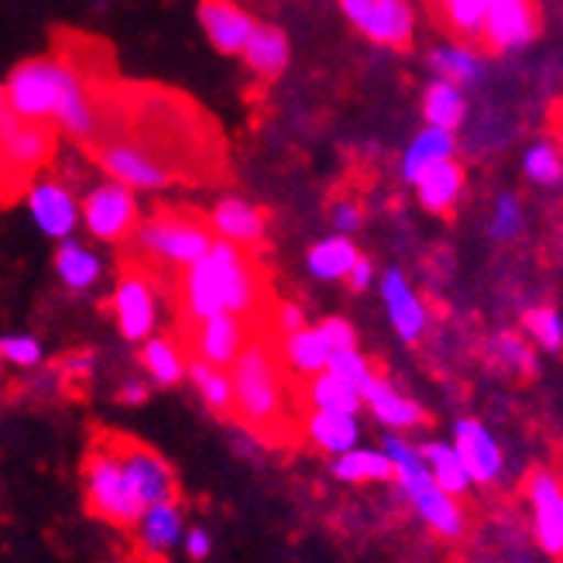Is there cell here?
<instances>
[{
	"mask_svg": "<svg viewBox=\"0 0 563 563\" xmlns=\"http://www.w3.org/2000/svg\"><path fill=\"white\" fill-rule=\"evenodd\" d=\"M361 396H364V406L375 412V419L382 422V427H391L396 433L427 427V412H422V406L416 399L402 396V391L391 382H385L382 375H375L368 385H364Z\"/></svg>",
	"mask_w": 563,
	"mask_h": 563,
	"instance_id": "cell-20",
	"label": "cell"
},
{
	"mask_svg": "<svg viewBox=\"0 0 563 563\" xmlns=\"http://www.w3.org/2000/svg\"><path fill=\"white\" fill-rule=\"evenodd\" d=\"M464 183H467V176H464V165L457 158L440 162L416 183V200L433 217H450L461 203Z\"/></svg>",
	"mask_w": 563,
	"mask_h": 563,
	"instance_id": "cell-23",
	"label": "cell"
},
{
	"mask_svg": "<svg viewBox=\"0 0 563 563\" xmlns=\"http://www.w3.org/2000/svg\"><path fill=\"white\" fill-rule=\"evenodd\" d=\"M378 292L385 302V313L391 330L399 333L402 344H416L422 333L430 327V313H427V302L416 296V289L409 286L406 272L399 268H385L378 278Z\"/></svg>",
	"mask_w": 563,
	"mask_h": 563,
	"instance_id": "cell-15",
	"label": "cell"
},
{
	"mask_svg": "<svg viewBox=\"0 0 563 563\" xmlns=\"http://www.w3.org/2000/svg\"><path fill=\"white\" fill-rule=\"evenodd\" d=\"M186 526H183V509L179 501H162L145 509V516L134 526V550L141 560L165 563V556L173 553L186 540Z\"/></svg>",
	"mask_w": 563,
	"mask_h": 563,
	"instance_id": "cell-17",
	"label": "cell"
},
{
	"mask_svg": "<svg viewBox=\"0 0 563 563\" xmlns=\"http://www.w3.org/2000/svg\"><path fill=\"white\" fill-rule=\"evenodd\" d=\"M110 440H114V450L131 477L134 492L141 495V501H145L148 509L162 501H179V477L158 450H152L148 443H141L128 433H114V430H110Z\"/></svg>",
	"mask_w": 563,
	"mask_h": 563,
	"instance_id": "cell-10",
	"label": "cell"
},
{
	"mask_svg": "<svg viewBox=\"0 0 563 563\" xmlns=\"http://www.w3.org/2000/svg\"><path fill=\"white\" fill-rule=\"evenodd\" d=\"M196 14H200L203 32L220 55H241L258 27V21L244 8H238L234 0H200Z\"/></svg>",
	"mask_w": 563,
	"mask_h": 563,
	"instance_id": "cell-18",
	"label": "cell"
},
{
	"mask_svg": "<svg viewBox=\"0 0 563 563\" xmlns=\"http://www.w3.org/2000/svg\"><path fill=\"white\" fill-rule=\"evenodd\" d=\"M82 228L107 244L131 241L141 228L134 189L124 183H114V179L93 186L87 196H82Z\"/></svg>",
	"mask_w": 563,
	"mask_h": 563,
	"instance_id": "cell-8",
	"label": "cell"
},
{
	"mask_svg": "<svg viewBox=\"0 0 563 563\" xmlns=\"http://www.w3.org/2000/svg\"><path fill=\"white\" fill-rule=\"evenodd\" d=\"M540 35V0H488L482 48L509 55Z\"/></svg>",
	"mask_w": 563,
	"mask_h": 563,
	"instance_id": "cell-12",
	"label": "cell"
},
{
	"mask_svg": "<svg viewBox=\"0 0 563 563\" xmlns=\"http://www.w3.org/2000/svg\"><path fill=\"white\" fill-rule=\"evenodd\" d=\"M210 532L203 529V526H192L189 532H186V540H183V550H186V556L189 560H207L210 556Z\"/></svg>",
	"mask_w": 563,
	"mask_h": 563,
	"instance_id": "cell-48",
	"label": "cell"
},
{
	"mask_svg": "<svg viewBox=\"0 0 563 563\" xmlns=\"http://www.w3.org/2000/svg\"><path fill=\"white\" fill-rule=\"evenodd\" d=\"M241 59H244L247 73L255 79H262V82L278 79L289 66V38H286V32L275 27V24H268V21H258L255 35H251V42L241 52Z\"/></svg>",
	"mask_w": 563,
	"mask_h": 563,
	"instance_id": "cell-24",
	"label": "cell"
},
{
	"mask_svg": "<svg viewBox=\"0 0 563 563\" xmlns=\"http://www.w3.org/2000/svg\"><path fill=\"white\" fill-rule=\"evenodd\" d=\"M336 4H341L344 18L361 32V27L368 24V18L375 14V8L382 4V0H336Z\"/></svg>",
	"mask_w": 563,
	"mask_h": 563,
	"instance_id": "cell-47",
	"label": "cell"
},
{
	"mask_svg": "<svg viewBox=\"0 0 563 563\" xmlns=\"http://www.w3.org/2000/svg\"><path fill=\"white\" fill-rule=\"evenodd\" d=\"M189 382L200 391V399L207 402L210 412L223 416V419H234V382L231 372H220L213 364L200 361V357H189Z\"/></svg>",
	"mask_w": 563,
	"mask_h": 563,
	"instance_id": "cell-35",
	"label": "cell"
},
{
	"mask_svg": "<svg viewBox=\"0 0 563 563\" xmlns=\"http://www.w3.org/2000/svg\"><path fill=\"white\" fill-rule=\"evenodd\" d=\"M309 323H306V313H302V306L299 302H289V299H282V302H275L272 306V313H268V330L278 336H292V333H299V330H306Z\"/></svg>",
	"mask_w": 563,
	"mask_h": 563,
	"instance_id": "cell-43",
	"label": "cell"
},
{
	"mask_svg": "<svg viewBox=\"0 0 563 563\" xmlns=\"http://www.w3.org/2000/svg\"><path fill=\"white\" fill-rule=\"evenodd\" d=\"M93 364H97L93 351H73L59 361V372H63V378H90Z\"/></svg>",
	"mask_w": 563,
	"mask_h": 563,
	"instance_id": "cell-46",
	"label": "cell"
},
{
	"mask_svg": "<svg viewBox=\"0 0 563 563\" xmlns=\"http://www.w3.org/2000/svg\"><path fill=\"white\" fill-rule=\"evenodd\" d=\"M103 265L100 258L93 255L90 247H82L79 241H59V247H55V275H59V282L69 289V292H87L90 286H97Z\"/></svg>",
	"mask_w": 563,
	"mask_h": 563,
	"instance_id": "cell-33",
	"label": "cell"
},
{
	"mask_svg": "<svg viewBox=\"0 0 563 563\" xmlns=\"http://www.w3.org/2000/svg\"><path fill=\"white\" fill-rule=\"evenodd\" d=\"M330 474L347 485H385L396 482V464L382 446H354L351 454L330 461Z\"/></svg>",
	"mask_w": 563,
	"mask_h": 563,
	"instance_id": "cell-28",
	"label": "cell"
},
{
	"mask_svg": "<svg viewBox=\"0 0 563 563\" xmlns=\"http://www.w3.org/2000/svg\"><path fill=\"white\" fill-rule=\"evenodd\" d=\"M234 382V422L262 437L265 443L289 440V388L286 364L278 354V336L272 330H255L251 344L231 368Z\"/></svg>",
	"mask_w": 563,
	"mask_h": 563,
	"instance_id": "cell-1",
	"label": "cell"
},
{
	"mask_svg": "<svg viewBox=\"0 0 563 563\" xmlns=\"http://www.w3.org/2000/svg\"><path fill=\"white\" fill-rule=\"evenodd\" d=\"M317 327L323 330V336L330 341L333 351H354L357 347V330H354L351 320H344V317H327Z\"/></svg>",
	"mask_w": 563,
	"mask_h": 563,
	"instance_id": "cell-44",
	"label": "cell"
},
{
	"mask_svg": "<svg viewBox=\"0 0 563 563\" xmlns=\"http://www.w3.org/2000/svg\"><path fill=\"white\" fill-rule=\"evenodd\" d=\"M79 485L87 512L114 529H134L148 505L134 492L131 477L118 457L110 430H97L79 464Z\"/></svg>",
	"mask_w": 563,
	"mask_h": 563,
	"instance_id": "cell-2",
	"label": "cell"
},
{
	"mask_svg": "<svg viewBox=\"0 0 563 563\" xmlns=\"http://www.w3.org/2000/svg\"><path fill=\"white\" fill-rule=\"evenodd\" d=\"M327 372H333L336 378H344V382H351V385H357V388H364V385H368V382L378 375V372L372 368V361L364 357L357 347H354V351H333Z\"/></svg>",
	"mask_w": 563,
	"mask_h": 563,
	"instance_id": "cell-41",
	"label": "cell"
},
{
	"mask_svg": "<svg viewBox=\"0 0 563 563\" xmlns=\"http://www.w3.org/2000/svg\"><path fill=\"white\" fill-rule=\"evenodd\" d=\"M430 66H433L437 79L454 82V87H467V82H477V76H482V59H477L474 48L464 42H450V45L433 48Z\"/></svg>",
	"mask_w": 563,
	"mask_h": 563,
	"instance_id": "cell-37",
	"label": "cell"
},
{
	"mask_svg": "<svg viewBox=\"0 0 563 563\" xmlns=\"http://www.w3.org/2000/svg\"><path fill=\"white\" fill-rule=\"evenodd\" d=\"M66 82V59L48 55V59H24L8 73L4 82V103L21 114L24 121L55 124Z\"/></svg>",
	"mask_w": 563,
	"mask_h": 563,
	"instance_id": "cell-6",
	"label": "cell"
},
{
	"mask_svg": "<svg viewBox=\"0 0 563 563\" xmlns=\"http://www.w3.org/2000/svg\"><path fill=\"white\" fill-rule=\"evenodd\" d=\"M278 354H282V364H286V372L292 378L309 382V378H317L330 368L333 347H330V341L323 336L320 327H306L292 336H282Z\"/></svg>",
	"mask_w": 563,
	"mask_h": 563,
	"instance_id": "cell-22",
	"label": "cell"
},
{
	"mask_svg": "<svg viewBox=\"0 0 563 563\" xmlns=\"http://www.w3.org/2000/svg\"><path fill=\"white\" fill-rule=\"evenodd\" d=\"M145 399H148V382H141V378H128L118 388V402H124V406H141Z\"/></svg>",
	"mask_w": 563,
	"mask_h": 563,
	"instance_id": "cell-50",
	"label": "cell"
},
{
	"mask_svg": "<svg viewBox=\"0 0 563 563\" xmlns=\"http://www.w3.org/2000/svg\"><path fill=\"white\" fill-rule=\"evenodd\" d=\"M522 333L537 347L556 354L563 347V317L553 306H529L522 313Z\"/></svg>",
	"mask_w": 563,
	"mask_h": 563,
	"instance_id": "cell-39",
	"label": "cell"
},
{
	"mask_svg": "<svg viewBox=\"0 0 563 563\" xmlns=\"http://www.w3.org/2000/svg\"><path fill=\"white\" fill-rule=\"evenodd\" d=\"M419 454H422V461H427V467H430V474H433V482L446 492V495H454V498H461V495H467L471 492V474H467V467H464V461H461V454H457V446L454 443H446V440H422L419 443Z\"/></svg>",
	"mask_w": 563,
	"mask_h": 563,
	"instance_id": "cell-32",
	"label": "cell"
},
{
	"mask_svg": "<svg viewBox=\"0 0 563 563\" xmlns=\"http://www.w3.org/2000/svg\"><path fill=\"white\" fill-rule=\"evenodd\" d=\"M0 357L14 368H35V364H42V344L32 333H8L0 341Z\"/></svg>",
	"mask_w": 563,
	"mask_h": 563,
	"instance_id": "cell-42",
	"label": "cell"
},
{
	"mask_svg": "<svg viewBox=\"0 0 563 563\" xmlns=\"http://www.w3.org/2000/svg\"><path fill=\"white\" fill-rule=\"evenodd\" d=\"M330 223H333V231L336 234H354L361 223H364V210H361V203L357 200H336L333 207H330Z\"/></svg>",
	"mask_w": 563,
	"mask_h": 563,
	"instance_id": "cell-45",
	"label": "cell"
},
{
	"mask_svg": "<svg viewBox=\"0 0 563 563\" xmlns=\"http://www.w3.org/2000/svg\"><path fill=\"white\" fill-rule=\"evenodd\" d=\"M110 313H114V323L124 341L145 344L148 336H155L158 309H155V289L145 272L128 268L118 278L114 296H110Z\"/></svg>",
	"mask_w": 563,
	"mask_h": 563,
	"instance_id": "cell-13",
	"label": "cell"
},
{
	"mask_svg": "<svg viewBox=\"0 0 563 563\" xmlns=\"http://www.w3.org/2000/svg\"><path fill=\"white\" fill-rule=\"evenodd\" d=\"M522 173L529 183L537 186H560L563 183V152L553 145V141H537V145L526 148L522 158Z\"/></svg>",
	"mask_w": 563,
	"mask_h": 563,
	"instance_id": "cell-38",
	"label": "cell"
},
{
	"mask_svg": "<svg viewBox=\"0 0 563 563\" xmlns=\"http://www.w3.org/2000/svg\"><path fill=\"white\" fill-rule=\"evenodd\" d=\"M137 361H141V368L148 372V378L162 388H173L183 378H189V357L173 336H148V341L141 344Z\"/></svg>",
	"mask_w": 563,
	"mask_h": 563,
	"instance_id": "cell-31",
	"label": "cell"
},
{
	"mask_svg": "<svg viewBox=\"0 0 563 563\" xmlns=\"http://www.w3.org/2000/svg\"><path fill=\"white\" fill-rule=\"evenodd\" d=\"M488 357L498 364L501 372L519 375V378H532L537 375V351H532V341L519 330H498L488 341Z\"/></svg>",
	"mask_w": 563,
	"mask_h": 563,
	"instance_id": "cell-36",
	"label": "cell"
},
{
	"mask_svg": "<svg viewBox=\"0 0 563 563\" xmlns=\"http://www.w3.org/2000/svg\"><path fill=\"white\" fill-rule=\"evenodd\" d=\"M457 152V137L454 131H443V128H422L412 141H409V148L402 155V179L406 183H419L422 176L430 173L433 165L440 162H450Z\"/></svg>",
	"mask_w": 563,
	"mask_h": 563,
	"instance_id": "cell-27",
	"label": "cell"
},
{
	"mask_svg": "<svg viewBox=\"0 0 563 563\" xmlns=\"http://www.w3.org/2000/svg\"><path fill=\"white\" fill-rule=\"evenodd\" d=\"M302 437L313 443L317 450L330 457H344L357 446L361 440V422L357 416H347V412H320V409H306L302 412V422H299Z\"/></svg>",
	"mask_w": 563,
	"mask_h": 563,
	"instance_id": "cell-21",
	"label": "cell"
},
{
	"mask_svg": "<svg viewBox=\"0 0 563 563\" xmlns=\"http://www.w3.org/2000/svg\"><path fill=\"white\" fill-rule=\"evenodd\" d=\"M457 454L471 474L474 485H495L501 471H505V454H501V443L488 433V427L482 419H457L454 422V440Z\"/></svg>",
	"mask_w": 563,
	"mask_h": 563,
	"instance_id": "cell-16",
	"label": "cell"
},
{
	"mask_svg": "<svg viewBox=\"0 0 563 563\" xmlns=\"http://www.w3.org/2000/svg\"><path fill=\"white\" fill-rule=\"evenodd\" d=\"M217 244L210 220L192 210H158L155 217L141 220L137 234L131 238V255L162 268H189L203 262Z\"/></svg>",
	"mask_w": 563,
	"mask_h": 563,
	"instance_id": "cell-4",
	"label": "cell"
},
{
	"mask_svg": "<svg viewBox=\"0 0 563 563\" xmlns=\"http://www.w3.org/2000/svg\"><path fill=\"white\" fill-rule=\"evenodd\" d=\"M357 262H361V251L347 234L323 238L306 251V268L320 282H347Z\"/></svg>",
	"mask_w": 563,
	"mask_h": 563,
	"instance_id": "cell-30",
	"label": "cell"
},
{
	"mask_svg": "<svg viewBox=\"0 0 563 563\" xmlns=\"http://www.w3.org/2000/svg\"><path fill=\"white\" fill-rule=\"evenodd\" d=\"M522 495L532 516L537 547L547 556L563 560V474L547 464H532L522 477Z\"/></svg>",
	"mask_w": 563,
	"mask_h": 563,
	"instance_id": "cell-7",
	"label": "cell"
},
{
	"mask_svg": "<svg viewBox=\"0 0 563 563\" xmlns=\"http://www.w3.org/2000/svg\"><path fill=\"white\" fill-rule=\"evenodd\" d=\"M467 118V100L461 93V87L454 82L433 79L427 93H422V121L430 128H443V131H457Z\"/></svg>",
	"mask_w": 563,
	"mask_h": 563,
	"instance_id": "cell-34",
	"label": "cell"
},
{
	"mask_svg": "<svg viewBox=\"0 0 563 563\" xmlns=\"http://www.w3.org/2000/svg\"><path fill=\"white\" fill-rule=\"evenodd\" d=\"M210 228L220 241H231L244 251H258L265 244L268 220L262 207L241 200V196H223V200L210 210Z\"/></svg>",
	"mask_w": 563,
	"mask_h": 563,
	"instance_id": "cell-19",
	"label": "cell"
},
{
	"mask_svg": "<svg viewBox=\"0 0 563 563\" xmlns=\"http://www.w3.org/2000/svg\"><path fill=\"white\" fill-rule=\"evenodd\" d=\"M55 124L24 121L21 114L4 103L0 107V152H4V196H14L32 189L42 168L55 155Z\"/></svg>",
	"mask_w": 563,
	"mask_h": 563,
	"instance_id": "cell-5",
	"label": "cell"
},
{
	"mask_svg": "<svg viewBox=\"0 0 563 563\" xmlns=\"http://www.w3.org/2000/svg\"><path fill=\"white\" fill-rule=\"evenodd\" d=\"M382 450L391 457V464H396V485L412 501L416 516L427 522L440 540H450V543L461 540L467 532L464 505L433 482L427 461L419 454V443L406 440L402 433H388L382 440Z\"/></svg>",
	"mask_w": 563,
	"mask_h": 563,
	"instance_id": "cell-3",
	"label": "cell"
},
{
	"mask_svg": "<svg viewBox=\"0 0 563 563\" xmlns=\"http://www.w3.org/2000/svg\"><path fill=\"white\" fill-rule=\"evenodd\" d=\"M183 336L189 357H200L220 372H231L244 347L251 344V336H255V327L234 313H217L200 323H186Z\"/></svg>",
	"mask_w": 563,
	"mask_h": 563,
	"instance_id": "cell-11",
	"label": "cell"
},
{
	"mask_svg": "<svg viewBox=\"0 0 563 563\" xmlns=\"http://www.w3.org/2000/svg\"><path fill=\"white\" fill-rule=\"evenodd\" d=\"M131 563H152V560H141V556H137V560H131Z\"/></svg>",
	"mask_w": 563,
	"mask_h": 563,
	"instance_id": "cell-51",
	"label": "cell"
},
{
	"mask_svg": "<svg viewBox=\"0 0 563 563\" xmlns=\"http://www.w3.org/2000/svg\"><path fill=\"white\" fill-rule=\"evenodd\" d=\"M361 35L385 45V48H399L409 52L412 48V35H416V11L409 0H382L375 8V14L368 18V24L361 27Z\"/></svg>",
	"mask_w": 563,
	"mask_h": 563,
	"instance_id": "cell-25",
	"label": "cell"
},
{
	"mask_svg": "<svg viewBox=\"0 0 563 563\" xmlns=\"http://www.w3.org/2000/svg\"><path fill=\"white\" fill-rule=\"evenodd\" d=\"M437 24L443 32L464 42V45H482L485 38V14H488V0H427Z\"/></svg>",
	"mask_w": 563,
	"mask_h": 563,
	"instance_id": "cell-26",
	"label": "cell"
},
{
	"mask_svg": "<svg viewBox=\"0 0 563 563\" xmlns=\"http://www.w3.org/2000/svg\"><path fill=\"white\" fill-rule=\"evenodd\" d=\"M347 286H351L354 292H364V289H372V286H375V265H372V258H364V255H361V262H357L354 272L347 275Z\"/></svg>",
	"mask_w": 563,
	"mask_h": 563,
	"instance_id": "cell-49",
	"label": "cell"
},
{
	"mask_svg": "<svg viewBox=\"0 0 563 563\" xmlns=\"http://www.w3.org/2000/svg\"><path fill=\"white\" fill-rule=\"evenodd\" d=\"M299 402L306 409H320V412H347V416H357L361 406H364V396L361 388L336 378L333 372H323L317 378H309L299 385Z\"/></svg>",
	"mask_w": 563,
	"mask_h": 563,
	"instance_id": "cell-29",
	"label": "cell"
},
{
	"mask_svg": "<svg viewBox=\"0 0 563 563\" xmlns=\"http://www.w3.org/2000/svg\"><path fill=\"white\" fill-rule=\"evenodd\" d=\"M90 155L97 158V165L110 179L124 183L131 189H162L176 179L173 168L162 165L148 148H141L137 141H131L124 134L100 137L97 145H90Z\"/></svg>",
	"mask_w": 563,
	"mask_h": 563,
	"instance_id": "cell-9",
	"label": "cell"
},
{
	"mask_svg": "<svg viewBox=\"0 0 563 563\" xmlns=\"http://www.w3.org/2000/svg\"><path fill=\"white\" fill-rule=\"evenodd\" d=\"M24 203L35 228L55 241H69L76 223L82 220V203H76V196L55 179H35L32 189L24 192Z\"/></svg>",
	"mask_w": 563,
	"mask_h": 563,
	"instance_id": "cell-14",
	"label": "cell"
},
{
	"mask_svg": "<svg viewBox=\"0 0 563 563\" xmlns=\"http://www.w3.org/2000/svg\"><path fill=\"white\" fill-rule=\"evenodd\" d=\"M522 228H526V213H522L519 196L501 192L498 200H495L492 220H488V234H492V241L509 244V241H516V238L522 234Z\"/></svg>",
	"mask_w": 563,
	"mask_h": 563,
	"instance_id": "cell-40",
	"label": "cell"
}]
</instances>
